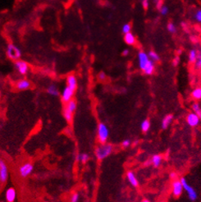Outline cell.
Instances as JSON below:
<instances>
[{
	"label": "cell",
	"mask_w": 201,
	"mask_h": 202,
	"mask_svg": "<svg viewBox=\"0 0 201 202\" xmlns=\"http://www.w3.org/2000/svg\"><path fill=\"white\" fill-rule=\"evenodd\" d=\"M47 93L52 96H58L59 95L58 87L54 84H51L50 86H48V89H47Z\"/></svg>",
	"instance_id": "cell-22"
},
{
	"label": "cell",
	"mask_w": 201,
	"mask_h": 202,
	"mask_svg": "<svg viewBox=\"0 0 201 202\" xmlns=\"http://www.w3.org/2000/svg\"><path fill=\"white\" fill-rule=\"evenodd\" d=\"M124 41L126 45H134L136 42V38L131 32H129L127 34L124 35Z\"/></svg>",
	"instance_id": "cell-18"
},
{
	"label": "cell",
	"mask_w": 201,
	"mask_h": 202,
	"mask_svg": "<svg viewBox=\"0 0 201 202\" xmlns=\"http://www.w3.org/2000/svg\"><path fill=\"white\" fill-rule=\"evenodd\" d=\"M191 97L195 100L201 99V87H197L193 90L191 92Z\"/></svg>",
	"instance_id": "cell-25"
},
{
	"label": "cell",
	"mask_w": 201,
	"mask_h": 202,
	"mask_svg": "<svg viewBox=\"0 0 201 202\" xmlns=\"http://www.w3.org/2000/svg\"><path fill=\"white\" fill-rule=\"evenodd\" d=\"M162 162H163V156L161 154H154L153 155V157L151 158L150 163L154 168H158L162 165Z\"/></svg>",
	"instance_id": "cell-17"
},
{
	"label": "cell",
	"mask_w": 201,
	"mask_h": 202,
	"mask_svg": "<svg viewBox=\"0 0 201 202\" xmlns=\"http://www.w3.org/2000/svg\"><path fill=\"white\" fill-rule=\"evenodd\" d=\"M159 11H160V13L163 15V16H166L167 13H168V7L167 6H164V5H162L161 7L159 8Z\"/></svg>",
	"instance_id": "cell-33"
},
{
	"label": "cell",
	"mask_w": 201,
	"mask_h": 202,
	"mask_svg": "<svg viewBox=\"0 0 201 202\" xmlns=\"http://www.w3.org/2000/svg\"><path fill=\"white\" fill-rule=\"evenodd\" d=\"M186 122H187L188 125L191 127H197L200 124V118H199L197 114H195L194 112L188 113L187 117H186Z\"/></svg>",
	"instance_id": "cell-11"
},
{
	"label": "cell",
	"mask_w": 201,
	"mask_h": 202,
	"mask_svg": "<svg viewBox=\"0 0 201 202\" xmlns=\"http://www.w3.org/2000/svg\"><path fill=\"white\" fill-rule=\"evenodd\" d=\"M194 18L197 22L201 23V9H199V10L195 12V13L194 15Z\"/></svg>",
	"instance_id": "cell-31"
},
{
	"label": "cell",
	"mask_w": 201,
	"mask_h": 202,
	"mask_svg": "<svg viewBox=\"0 0 201 202\" xmlns=\"http://www.w3.org/2000/svg\"><path fill=\"white\" fill-rule=\"evenodd\" d=\"M198 56V49L195 48H192L189 51V54H188V59H189V62L191 64H194L196 59H197Z\"/></svg>",
	"instance_id": "cell-20"
},
{
	"label": "cell",
	"mask_w": 201,
	"mask_h": 202,
	"mask_svg": "<svg viewBox=\"0 0 201 202\" xmlns=\"http://www.w3.org/2000/svg\"><path fill=\"white\" fill-rule=\"evenodd\" d=\"M141 202H150V201H149V200H143Z\"/></svg>",
	"instance_id": "cell-40"
},
{
	"label": "cell",
	"mask_w": 201,
	"mask_h": 202,
	"mask_svg": "<svg viewBox=\"0 0 201 202\" xmlns=\"http://www.w3.org/2000/svg\"><path fill=\"white\" fill-rule=\"evenodd\" d=\"M14 67H15L16 70L18 72V73L22 76L26 75L28 71H29V66H28L27 62H26L23 60L18 59L17 61H15Z\"/></svg>",
	"instance_id": "cell-9"
},
{
	"label": "cell",
	"mask_w": 201,
	"mask_h": 202,
	"mask_svg": "<svg viewBox=\"0 0 201 202\" xmlns=\"http://www.w3.org/2000/svg\"><path fill=\"white\" fill-rule=\"evenodd\" d=\"M73 114L74 113H72L70 110H68L66 107L63 108V110H62V115H63V118H65V120L67 121V123H72V121H73Z\"/></svg>",
	"instance_id": "cell-19"
},
{
	"label": "cell",
	"mask_w": 201,
	"mask_h": 202,
	"mask_svg": "<svg viewBox=\"0 0 201 202\" xmlns=\"http://www.w3.org/2000/svg\"><path fill=\"white\" fill-rule=\"evenodd\" d=\"M113 151V145L109 143L100 144L99 146H97L95 151V155L98 160L101 161L105 159L109 155H111Z\"/></svg>",
	"instance_id": "cell-2"
},
{
	"label": "cell",
	"mask_w": 201,
	"mask_h": 202,
	"mask_svg": "<svg viewBox=\"0 0 201 202\" xmlns=\"http://www.w3.org/2000/svg\"><path fill=\"white\" fill-rule=\"evenodd\" d=\"M79 200H80V195L77 192H75L73 193L71 196V199H70V201L71 202H78Z\"/></svg>",
	"instance_id": "cell-32"
},
{
	"label": "cell",
	"mask_w": 201,
	"mask_h": 202,
	"mask_svg": "<svg viewBox=\"0 0 201 202\" xmlns=\"http://www.w3.org/2000/svg\"><path fill=\"white\" fill-rule=\"evenodd\" d=\"M0 202H7V201H0Z\"/></svg>",
	"instance_id": "cell-41"
},
{
	"label": "cell",
	"mask_w": 201,
	"mask_h": 202,
	"mask_svg": "<svg viewBox=\"0 0 201 202\" xmlns=\"http://www.w3.org/2000/svg\"><path fill=\"white\" fill-rule=\"evenodd\" d=\"M172 195H173L174 197L176 198H178L180 197L183 192V187H182V184H181V181L180 179H174L172 180Z\"/></svg>",
	"instance_id": "cell-10"
},
{
	"label": "cell",
	"mask_w": 201,
	"mask_h": 202,
	"mask_svg": "<svg viewBox=\"0 0 201 202\" xmlns=\"http://www.w3.org/2000/svg\"><path fill=\"white\" fill-rule=\"evenodd\" d=\"M177 173H175V172H172L170 173V178L172 180H174V179H177Z\"/></svg>",
	"instance_id": "cell-38"
},
{
	"label": "cell",
	"mask_w": 201,
	"mask_h": 202,
	"mask_svg": "<svg viewBox=\"0 0 201 202\" xmlns=\"http://www.w3.org/2000/svg\"><path fill=\"white\" fill-rule=\"evenodd\" d=\"M6 54H7L8 58H10L11 60H15V61L20 59L21 56V51L20 50V48L13 44H9L7 45Z\"/></svg>",
	"instance_id": "cell-5"
},
{
	"label": "cell",
	"mask_w": 201,
	"mask_h": 202,
	"mask_svg": "<svg viewBox=\"0 0 201 202\" xmlns=\"http://www.w3.org/2000/svg\"><path fill=\"white\" fill-rule=\"evenodd\" d=\"M194 68L198 69V70H201V51L198 50V56L196 61L194 63Z\"/></svg>",
	"instance_id": "cell-28"
},
{
	"label": "cell",
	"mask_w": 201,
	"mask_h": 202,
	"mask_svg": "<svg viewBox=\"0 0 201 202\" xmlns=\"http://www.w3.org/2000/svg\"><path fill=\"white\" fill-rule=\"evenodd\" d=\"M180 180H181V184H182V187H183L184 191L187 193L189 199L191 200V201H195L197 200L198 197L197 192H196V191H195V190L188 183L186 178H181Z\"/></svg>",
	"instance_id": "cell-4"
},
{
	"label": "cell",
	"mask_w": 201,
	"mask_h": 202,
	"mask_svg": "<svg viewBox=\"0 0 201 202\" xmlns=\"http://www.w3.org/2000/svg\"><path fill=\"white\" fill-rule=\"evenodd\" d=\"M9 177V170L7 164L3 159H0V182L5 183Z\"/></svg>",
	"instance_id": "cell-7"
},
{
	"label": "cell",
	"mask_w": 201,
	"mask_h": 202,
	"mask_svg": "<svg viewBox=\"0 0 201 202\" xmlns=\"http://www.w3.org/2000/svg\"><path fill=\"white\" fill-rule=\"evenodd\" d=\"M97 137L100 144L107 143L109 137V129L103 123H99L97 127Z\"/></svg>",
	"instance_id": "cell-3"
},
{
	"label": "cell",
	"mask_w": 201,
	"mask_h": 202,
	"mask_svg": "<svg viewBox=\"0 0 201 202\" xmlns=\"http://www.w3.org/2000/svg\"><path fill=\"white\" fill-rule=\"evenodd\" d=\"M89 159V155L86 153H81V154H78L76 156V161L77 162H81L82 164H85L86 162H88Z\"/></svg>",
	"instance_id": "cell-21"
},
{
	"label": "cell",
	"mask_w": 201,
	"mask_h": 202,
	"mask_svg": "<svg viewBox=\"0 0 201 202\" xmlns=\"http://www.w3.org/2000/svg\"><path fill=\"white\" fill-rule=\"evenodd\" d=\"M126 178L131 185L134 187H139V181L136 178V175L133 171H128L126 173Z\"/></svg>",
	"instance_id": "cell-13"
},
{
	"label": "cell",
	"mask_w": 201,
	"mask_h": 202,
	"mask_svg": "<svg viewBox=\"0 0 201 202\" xmlns=\"http://www.w3.org/2000/svg\"><path fill=\"white\" fill-rule=\"evenodd\" d=\"M141 1V4H142V7H144L145 10H147L148 7H149V5H150V0H140Z\"/></svg>",
	"instance_id": "cell-35"
},
{
	"label": "cell",
	"mask_w": 201,
	"mask_h": 202,
	"mask_svg": "<svg viewBox=\"0 0 201 202\" xmlns=\"http://www.w3.org/2000/svg\"><path fill=\"white\" fill-rule=\"evenodd\" d=\"M5 199L7 202H15L17 199V191L14 187H9L5 192Z\"/></svg>",
	"instance_id": "cell-12"
},
{
	"label": "cell",
	"mask_w": 201,
	"mask_h": 202,
	"mask_svg": "<svg viewBox=\"0 0 201 202\" xmlns=\"http://www.w3.org/2000/svg\"><path fill=\"white\" fill-rule=\"evenodd\" d=\"M191 109L195 114H197L199 118L201 119V107L200 104L193 103L191 105Z\"/></svg>",
	"instance_id": "cell-26"
},
{
	"label": "cell",
	"mask_w": 201,
	"mask_h": 202,
	"mask_svg": "<svg viewBox=\"0 0 201 202\" xmlns=\"http://www.w3.org/2000/svg\"><path fill=\"white\" fill-rule=\"evenodd\" d=\"M65 107L68 110H70L72 113H75L76 110V108H77V104H76V102L75 99H72V100H70L68 103L66 104V105H65Z\"/></svg>",
	"instance_id": "cell-23"
},
{
	"label": "cell",
	"mask_w": 201,
	"mask_h": 202,
	"mask_svg": "<svg viewBox=\"0 0 201 202\" xmlns=\"http://www.w3.org/2000/svg\"><path fill=\"white\" fill-rule=\"evenodd\" d=\"M131 31V25L130 23H126L123 26V28H122V31L124 35L129 33Z\"/></svg>",
	"instance_id": "cell-30"
},
{
	"label": "cell",
	"mask_w": 201,
	"mask_h": 202,
	"mask_svg": "<svg viewBox=\"0 0 201 202\" xmlns=\"http://www.w3.org/2000/svg\"><path fill=\"white\" fill-rule=\"evenodd\" d=\"M75 90L70 88L69 86H66L64 89L62 90V92L61 95L62 101L64 104L68 103L70 100L73 99V96L75 95Z\"/></svg>",
	"instance_id": "cell-8"
},
{
	"label": "cell",
	"mask_w": 201,
	"mask_h": 202,
	"mask_svg": "<svg viewBox=\"0 0 201 202\" xmlns=\"http://www.w3.org/2000/svg\"><path fill=\"white\" fill-rule=\"evenodd\" d=\"M167 31H169L170 33H172V34H174V33L177 32V27H176V26H175L173 22H172V21L167 23Z\"/></svg>",
	"instance_id": "cell-29"
},
{
	"label": "cell",
	"mask_w": 201,
	"mask_h": 202,
	"mask_svg": "<svg viewBox=\"0 0 201 202\" xmlns=\"http://www.w3.org/2000/svg\"><path fill=\"white\" fill-rule=\"evenodd\" d=\"M179 62H180V58H179V57H176V58L172 60V64H173L174 67H177V66L179 64Z\"/></svg>",
	"instance_id": "cell-37"
},
{
	"label": "cell",
	"mask_w": 201,
	"mask_h": 202,
	"mask_svg": "<svg viewBox=\"0 0 201 202\" xmlns=\"http://www.w3.org/2000/svg\"><path fill=\"white\" fill-rule=\"evenodd\" d=\"M159 1H161V0H159Z\"/></svg>",
	"instance_id": "cell-42"
},
{
	"label": "cell",
	"mask_w": 201,
	"mask_h": 202,
	"mask_svg": "<svg viewBox=\"0 0 201 202\" xmlns=\"http://www.w3.org/2000/svg\"><path fill=\"white\" fill-rule=\"evenodd\" d=\"M67 86L73 90H76L77 87V79L74 74H71L67 77Z\"/></svg>",
	"instance_id": "cell-16"
},
{
	"label": "cell",
	"mask_w": 201,
	"mask_h": 202,
	"mask_svg": "<svg viewBox=\"0 0 201 202\" xmlns=\"http://www.w3.org/2000/svg\"><path fill=\"white\" fill-rule=\"evenodd\" d=\"M150 126H151V123H150V121L149 119H145L142 121V123L140 124V128H141V131H143L144 133H146L148 132L150 129Z\"/></svg>",
	"instance_id": "cell-24"
},
{
	"label": "cell",
	"mask_w": 201,
	"mask_h": 202,
	"mask_svg": "<svg viewBox=\"0 0 201 202\" xmlns=\"http://www.w3.org/2000/svg\"><path fill=\"white\" fill-rule=\"evenodd\" d=\"M34 170V165L31 162H26L23 165H21L19 167L18 172L21 178H28L30 175L33 173Z\"/></svg>",
	"instance_id": "cell-6"
},
{
	"label": "cell",
	"mask_w": 201,
	"mask_h": 202,
	"mask_svg": "<svg viewBox=\"0 0 201 202\" xmlns=\"http://www.w3.org/2000/svg\"><path fill=\"white\" fill-rule=\"evenodd\" d=\"M138 63L140 70H142L145 75H152L154 72V62L150 60L148 54L145 51H140L138 53Z\"/></svg>",
	"instance_id": "cell-1"
},
{
	"label": "cell",
	"mask_w": 201,
	"mask_h": 202,
	"mask_svg": "<svg viewBox=\"0 0 201 202\" xmlns=\"http://www.w3.org/2000/svg\"><path fill=\"white\" fill-rule=\"evenodd\" d=\"M129 49L128 48H125V49H123V51L122 52V55L123 56H127V55L129 54Z\"/></svg>",
	"instance_id": "cell-39"
},
{
	"label": "cell",
	"mask_w": 201,
	"mask_h": 202,
	"mask_svg": "<svg viewBox=\"0 0 201 202\" xmlns=\"http://www.w3.org/2000/svg\"><path fill=\"white\" fill-rule=\"evenodd\" d=\"M173 120V115L172 114H167L164 117L163 120H162V123H161V128L163 130H167L168 127L170 126Z\"/></svg>",
	"instance_id": "cell-15"
},
{
	"label": "cell",
	"mask_w": 201,
	"mask_h": 202,
	"mask_svg": "<svg viewBox=\"0 0 201 202\" xmlns=\"http://www.w3.org/2000/svg\"><path fill=\"white\" fill-rule=\"evenodd\" d=\"M148 55H149V58H150V60H152L153 62H158V61L160 60V57H159V55L157 53H156L155 51L151 50V51H150L149 53H148Z\"/></svg>",
	"instance_id": "cell-27"
},
{
	"label": "cell",
	"mask_w": 201,
	"mask_h": 202,
	"mask_svg": "<svg viewBox=\"0 0 201 202\" xmlns=\"http://www.w3.org/2000/svg\"><path fill=\"white\" fill-rule=\"evenodd\" d=\"M31 87V82L26 79L19 80L16 84V88L18 90H26Z\"/></svg>",
	"instance_id": "cell-14"
},
{
	"label": "cell",
	"mask_w": 201,
	"mask_h": 202,
	"mask_svg": "<svg viewBox=\"0 0 201 202\" xmlns=\"http://www.w3.org/2000/svg\"><path fill=\"white\" fill-rule=\"evenodd\" d=\"M131 140H130V139H125V140H123V142H122V146H123V148H127L129 147L130 145H131Z\"/></svg>",
	"instance_id": "cell-34"
},
{
	"label": "cell",
	"mask_w": 201,
	"mask_h": 202,
	"mask_svg": "<svg viewBox=\"0 0 201 202\" xmlns=\"http://www.w3.org/2000/svg\"><path fill=\"white\" fill-rule=\"evenodd\" d=\"M98 78L100 80V81H104L106 79V74L103 72H100L98 74Z\"/></svg>",
	"instance_id": "cell-36"
}]
</instances>
